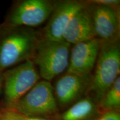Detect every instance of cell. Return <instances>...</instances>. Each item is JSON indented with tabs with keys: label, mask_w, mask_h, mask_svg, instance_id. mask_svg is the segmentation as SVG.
<instances>
[{
	"label": "cell",
	"mask_w": 120,
	"mask_h": 120,
	"mask_svg": "<svg viewBox=\"0 0 120 120\" xmlns=\"http://www.w3.org/2000/svg\"><path fill=\"white\" fill-rule=\"evenodd\" d=\"M40 38L33 28L0 25V72L32 60Z\"/></svg>",
	"instance_id": "6da1fadb"
},
{
	"label": "cell",
	"mask_w": 120,
	"mask_h": 120,
	"mask_svg": "<svg viewBox=\"0 0 120 120\" xmlns=\"http://www.w3.org/2000/svg\"><path fill=\"white\" fill-rule=\"evenodd\" d=\"M94 68L88 92L94 96V98L98 103L103 94L120 76V40L102 41Z\"/></svg>",
	"instance_id": "7a4b0ae2"
},
{
	"label": "cell",
	"mask_w": 120,
	"mask_h": 120,
	"mask_svg": "<svg viewBox=\"0 0 120 120\" xmlns=\"http://www.w3.org/2000/svg\"><path fill=\"white\" fill-rule=\"evenodd\" d=\"M71 45L62 41L41 38L32 61L38 67L40 77L50 82L66 70Z\"/></svg>",
	"instance_id": "3957f363"
},
{
	"label": "cell",
	"mask_w": 120,
	"mask_h": 120,
	"mask_svg": "<svg viewBox=\"0 0 120 120\" xmlns=\"http://www.w3.org/2000/svg\"><path fill=\"white\" fill-rule=\"evenodd\" d=\"M4 102L11 109L38 81L40 76L32 60L25 61L3 72Z\"/></svg>",
	"instance_id": "277c9868"
},
{
	"label": "cell",
	"mask_w": 120,
	"mask_h": 120,
	"mask_svg": "<svg viewBox=\"0 0 120 120\" xmlns=\"http://www.w3.org/2000/svg\"><path fill=\"white\" fill-rule=\"evenodd\" d=\"M23 116L45 117L55 115L58 106L50 82L38 81L12 108Z\"/></svg>",
	"instance_id": "5b68a950"
},
{
	"label": "cell",
	"mask_w": 120,
	"mask_h": 120,
	"mask_svg": "<svg viewBox=\"0 0 120 120\" xmlns=\"http://www.w3.org/2000/svg\"><path fill=\"white\" fill-rule=\"evenodd\" d=\"M55 2L48 0H23L16 3L2 25L33 28L50 17Z\"/></svg>",
	"instance_id": "8992f818"
},
{
	"label": "cell",
	"mask_w": 120,
	"mask_h": 120,
	"mask_svg": "<svg viewBox=\"0 0 120 120\" xmlns=\"http://www.w3.org/2000/svg\"><path fill=\"white\" fill-rule=\"evenodd\" d=\"M97 38L102 42L120 40V7H113L86 2Z\"/></svg>",
	"instance_id": "52a82bcc"
},
{
	"label": "cell",
	"mask_w": 120,
	"mask_h": 120,
	"mask_svg": "<svg viewBox=\"0 0 120 120\" xmlns=\"http://www.w3.org/2000/svg\"><path fill=\"white\" fill-rule=\"evenodd\" d=\"M92 74H77L66 72L58 79L53 88L57 103L67 106L82 98L89 91Z\"/></svg>",
	"instance_id": "ba28073f"
},
{
	"label": "cell",
	"mask_w": 120,
	"mask_h": 120,
	"mask_svg": "<svg viewBox=\"0 0 120 120\" xmlns=\"http://www.w3.org/2000/svg\"><path fill=\"white\" fill-rule=\"evenodd\" d=\"M87 3L75 0L55 2V7L41 38L51 41H62L63 34L69 22Z\"/></svg>",
	"instance_id": "9c48e42d"
},
{
	"label": "cell",
	"mask_w": 120,
	"mask_h": 120,
	"mask_svg": "<svg viewBox=\"0 0 120 120\" xmlns=\"http://www.w3.org/2000/svg\"><path fill=\"white\" fill-rule=\"evenodd\" d=\"M102 41L95 38L73 45L67 72L91 74L96 63Z\"/></svg>",
	"instance_id": "30bf717a"
},
{
	"label": "cell",
	"mask_w": 120,
	"mask_h": 120,
	"mask_svg": "<svg viewBox=\"0 0 120 120\" xmlns=\"http://www.w3.org/2000/svg\"><path fill=\"white\" fill-rule=\"evenodd\" d=\"M95 38L97 37L92 21L86 5L79 10L69 22L62 38L71 45H75Z\"/></svg>",
	"instance_id": "8fae6325"
},
{
	"label": "cell",
	"mask_w": 120,
	"mask_h": 120,
	"mask_svg": "<svg viewBox=\"0 0 120 120\" xmlns=\"http://www.w3.org/2000/svg\"><path fill=\"white\" fill-rule=\"evenodd\" d=\"M102 113L93 97L87 96L73 103L60 116V120H93Z\"/></svg>",
	"instance_id": "7c38bea8"
},
{
	"label": "cell",
	"mask_w": 120,
	"mask_h": 120,
	"mask_svg": "<svg viewBox=\"0 0 120 120\" xmlns=\"http://www.w3.org/2000/svg\"><path fill=\"white\" fill-rule=\"evenodd\" d=\"M98 107L102 112L109 111H119L120 107V77L114 82L111 87L105 92L98 102Z\"/></svg>",
	"instance_id": "4fadbf2b"
},
{
	"label": "cell",
	"mask_w": 120,
	"mask_h": 120,
	"mask_svg": "<svg viewBox=\"0 0 120 120\" xmlns=\"http://www.w3.org/2000/svg\"><path fill=\"white\" fill-rule=\"evenodd\" d=\"M0 120H21L19 114L13 109L4 108L0 109Z\"/></svg>",
	"instance_id": "5bb4252c"
},
{
	"label": "cell",
	"mask_w": 120,
	"mask_h": 120,
	"mask_svg": "<svg viewBox=\"0 0 120 120\" xmlns=\"http://www.w3.org/2000/svg\"><path fill=\"white\" fill-rule=\"evenodd\" d=\"M93 120H120V113L119 111H109L103 112Z\"/></svg>",
	"instance_id": "9a60e30c"
},
{
	"label": "cell",
	"mask_w": 120,
	"mask_h": 120,
	"mask_svg": "<svg viewBox=\"0 0 120 120\" xmlns=\"http://www.w3.org/2000/svg\"><path fill=\"white\" fill-rule=\"evenodd\" d=\"M90 1L94 4L113 7H119L120 4V1L119 0H94Z\"/></svg>",
	"instance_id": "2e32d148"
},
{
	"label": "cell",
	"mask_w": 120,
	"mask_h": 120,
	"mask_svg": "<svg viewBox=\"0 0 120 120\" xmlns=\"http://www.w3.org/2000/svg\"><path fill=\"white\" fill-rule=\"evenodd\" d=\"M19 114V116L21 120H51L47 119L43 117H35V116H26Z\"/></svg>",
	"instance_id": "e0dca14e"
},
{
	"label": "cell",
	"mask_w": 120,
	"mask_h": 120,
	"mask_svg": "<svg viewBox=\"0 0 120 120\" xmlns=\"http://www.w3.org/2000/svg\"><path fill=\"white\" fill-rule=\"evenodd\" d=\"M3 87H4V76H3L2 72H0V96L3 93Z\"/></svg>",
	"instance_id": "ac0fdd59"
}]
</instances>
